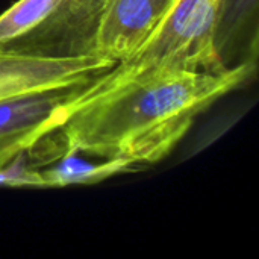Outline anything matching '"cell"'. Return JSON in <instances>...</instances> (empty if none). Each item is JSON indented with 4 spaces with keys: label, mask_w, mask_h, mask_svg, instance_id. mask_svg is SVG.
<instances>
[{
    "label": "cell",
    "mask_w": 259,
    "mask_h": 259,
    "mask_svg": "<svg viewBox=\"0 0 259 259\" xmlns=\"http://www.w3.org/2000/svg\"><path fill=\"white\" fill-rule=\"evenodd\" d=\"M256 67L152 68L105 87H97V77L55 134L62 152L93 156L121 171L156 164L202 112L253 77Z\"/></svg>",
    "instance_id": "1"
},
{
    "label": "cell",
    "mask_w": 259,
    "mask_h": 259,
    "mask_svg": "<svg viewBox=\"0 0 259 259\" xmlns=\"http://www.w3.org/2000/svg\"><path fill=\"white\" fill-rule=\"evenodd\" d=\"M109 0H18L0 14V52L42 58H100Z\"/></svg>",
    "instance_id": "2"
},
{
    "label": "cell",
    "mask_w": 259,
    "mask_h": 259,
    "mask_svg": "<svg viewBox=\"0 0 259 259\" xmlns=\"http://www.w3.org/2000/svg\"><path fill=\"white\" fill-rule=\"evenodd\" d=\"M222 0H176L150 38L126 61L97 79V87L120 82L152 68L223 71L212 33Z\"/></svg>",
    "instance_id": "3"
},
{
    "label": "cell",
    "mask_w": 259,
    "mask_h": 259,
    "mask_svg": "<svg viewBox=\"0 0 259 259\" xmlns=\"http://www.w3.org/2000/svg\"><path fill=\"white\" fill-rule=\"evenodd\" d=\"M100 77V76H99ZM97 79V77H96ZM93 79V80H96ZM24 94L0 102V168L61 127L90 83Z\"/></svg>",
    "instance_id": "4"
},
{
    "label": "cell",
    "mask_w": 259,
    "mask_h": 259,
    "mask_svg": "<svg viewBox=\"0 0 259 259\" xmlns=\"http://www.w3.org/2000/svg\"><path fill=\"white\" fill-rule=\"evenodd\" d=\"M115 62L103 58L42 59L0 52V102L24 94L87 83Z\"/></svg>",
    "instance_id": "5"
},
{
    "label": "cell",
    "mask_w": 259,
    "mask_h": 259,
    "mask_svg": "<svg viewBox=\"0 0 259 259\" xmlns=\"http://www.w3.org/2000/svg\"><path fill=\"white\" fill-rule=\"evenodd\" d=\"M176 0H109L99 56L115 64L131 58L158 29Z\"/></svg>",
    "instance_id": "6"
},
{
    "label": "cell",
    "mask_w": 259,
    "mask_h": 259,
    "mask_svg": "<svg viewBox=\"0 0 259 259\" xmlns=\"http://www.w3.org/2000/svg\"><path fill=\"white\" fill-rule=\"evenodd\" d=\"M259 0H222L212 46L223 70L258 65Z\"/></svg>",
    "instance_id": "7"
},
{
    "label": "cell",
    "mask_w": 259,
    "mask_h": 259,
    "mask_svg": "<svg viewBox=\"0 0 259 259\" xmlns=\"http://www.w3.org/2000/svg\"><path fill=\"white\" fill-rule=\"evenodd\" d=\"M47 168L39 171L46 181V187H70L77 184H93L103 181L109 176L121 173V168L115 164L100 161L99 164L90 162L80 158L79 153L62 152L56 159L47 164Z\"/></svg>",
    "instance_id": "8"
}]
</instances>
